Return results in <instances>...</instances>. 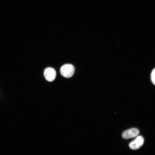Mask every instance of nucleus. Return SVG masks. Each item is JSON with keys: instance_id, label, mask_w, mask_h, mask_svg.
<instances>
[{"instance_id": "2", "label": "nucleus", "mask_w": 155, "mask_h": 155, "mask_svg": "<svg viewBox=\"0 0 155 155\" xmlns=\"http://www.w3.org/2000/svg\"><path fill=\"white\" fill-rule=\"evenodd\" d=\"M44 75L46 80L49 82H52L55 79L56 72L54 69L49 67L44 69Z\"/></svg>"}, {"instance_id": "3", "label": "nucleus", "mask_w": 155, "mask_h": 155, "mask_svg": "<svg viewBox=\"0 0 155 155\" xmlns=\"http://www.w3.org/2000/svg\"><path fill=\"white\" fill-rule=\"evenodd\" d=\"M144 141L143 137L141 136H139L130 143L129 146L132 150L138 149L142 146Z\"/></svg>"}, {"instance_id": "5", "label": "nucleus", "mask_w": 155, "mask_h": 155, "mask_svg": "<svg viewBox=\"0 0 155 155\" xmlns=\"http://www.w3.org/2000/svg\"><path fill=\"white\" fill-rule=\"evenodd\" d=\"M151 78L152 83L155 85V68L152 71L151 75Z\"/></svg>"}, {"instance_id": "1", "label": "nucleus", "mask_w": 155, "mask_h": 155, "mask_svg": "<svg viewBox=\"0 0 155 155\" xmlns=\"http://www.w3.org/2000/svg\"><path fill=\"white\" fill-rule=\"evenodd\" d=\"M75 68L73 66L70 64H66L62 65L60 69L61 74L64 77L68 78L73 74Z\"/></svg>"}, {"instance_id": "4", "label": "nucleus", "mask_w": 155, "mask_h": 155, "mask_svg": "<svg viewBox=\"0 0 155 155\" xmlns=\"http://www.w3.org/2000/svg\"><path fill=\"white\" fill-rule=\"evenodd\" d=\"M139 133V130L136 128H133L124 131L122 136L125 139H128L137 136Z\"/></svg>"}]
</instances>
